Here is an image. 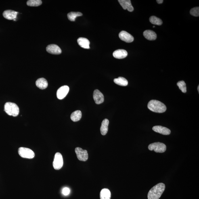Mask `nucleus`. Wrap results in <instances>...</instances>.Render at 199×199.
<instances>
[{
  "label": "nucleus",
  "mask_w": 199,
  "mask_h": 199,
  "mask_svg": "<svg viewBox=\"0 0 199 199\" xmlns=\"http://www.w3.org/2000/svg\"><path fill=\"white\" fill-rule=\"evenodd\" d=\"M111 193L109 189L104 188L101 190L100 193V199H110Z\"/></svg>",
  "instance_id": "obj_21"
},
{
  "label": "nucleus",
  "mask_w": 199,
  "mask_h": 199,
  "mask_svg": "<svg viewBox=\"0 0 199 199\" xmlns=\"http://www.w3.org/2000/svg\"><path fill=\"white\" fill-rule=\"evenodd\" d=\"M149 150H154L156 153H163L166 150V145L162 143L155 142L149 145L148 146Z\"/></svg>",
  "instance_id": "obj_5"
},
{
  "label": "nucleus",
  "mask_w": 199,
  "mask_h": 199,
  "mask_svg": "<svg viewBox=\"0 0 199 199\" xmlns=\"http://www.w3.org/2000/svg\"><path fill=\"white\" fill-rule=\"evenodd\" d=\"M153 131L163 135H169L171 131L167 128L162 126H155L152 128Z\"/></svg>",
  "instance_id": "obj_12"
},
{
  "label": "nucleus",
  "mask_w": 199,
  "mask_h": 199,
  "mask_svg": "<svg viewBox=\"0 0 199 199\" xmlns=\"http://www.w3.org/2000/svg\"><path fill=\"white\" fill-rule=\"evenodd\" d=\"M6 112L9 116H18L19 113V108L16 104L11 102H7L4 106Z\"/></svg>",
  "instance_id": "obj_3"
},
{
  "label": "nucleus",
  "mask_w": 199,
  "mask_h": 199,
  "mask_svg": "<svg viewBox=\"0 0 199 199\" xmlns=\"http://www.w3.org/2000/svg\"><path fill=\"white\" fill-rule=\"evenodd\" d=\"M18 153L19 155L23 158L32 159L35 157V154L30 149L20 147L18 149Z\"/></svg>",
  "instance_id": "obj_4"
},
{
  "label": "nucleus",
  "mask_w": 199,
  "mask_h": 199,
  "mask_svg": "<svg viewBox=\"0 0 199 199\" xmlns=\"http://www.w3.org/2000/svg\"><path fill=\"white\" fill-rule=\"evenodd\" d=\"M177 85L179 87V88L183 93H186L187 88L186 84L184 81H179L177 84Z\"/></svg>",
  "instance_id": "obj_26"
},
{
  "label": "nucleus",
  "mask_w": 199,
  "mask_h": 199,
  "mask_svg": "<svg viewBox=\"0 0 199 199\" xmlns=\"http://www.w3.org/2000/svg\"><path fill=\"white\" fill-rule=\"evenodd\" d=\"M143 34L146 39L150 41L155 40L157 38L156 33L152 30H145L143 32Z\"/></svg>",
  "instance_id": "obj_17"
},
{
  "label": "nucleus",
  "mask_w": 199,
  "mask_h": 199,
  "mask_svg": "<svg viewBox=\"0 0 199 199\" xmlns=\"http://www.w3.org/2000/svg\"><path fill=\"white\" fill-rule=\"evenodd\" d=\"M153 28H155V26H153Z\"/></svg>",
  "instance_id": "obj_31"
},
{
  "label": "nucleus",
  "mask_w": 199,
  "mask_h": 199,
  "mask_svg": "<svg viewBox=\"0 0 199 199\" xmlns=\"http://www.w3.org/2000/svg\"><path fill=\"white\" fill-rule=\"evenodd\" d=\"M93 97L95 103L97 104H101L104 102V95L98 90H95L94 91Z\"/></svg>",
  "instance_id": "obj_11"
},
{
  "label": "nucleus",
  "mask_w": 199,
  "mask_h": 199,
  "mask_svg": "<svg viewBox=\"0 0 199 199\" xmlns=\"http://www.w3.org/2000/svg\"><path fill=\"white\" fill-rule=\"evenodd\" d=\"M115 83L118 85L125 87L128 84V80L123 77H120L114 80Z\"/></svg>",
  "instance_id": "obj_22"
},
{
  "label": "nucleus",
  "mask_w": 199,
  "mask_h": 199,
  "mask_svg": "<svg viewBox=\"0 0 199 199\" xmlns=\"http://www.w3.org/2000/svg\"><path fill=\"white\" fill-rule=\"evenodd\" d=\"M190 13L191 15L195 17H198L199 16V7H195L191 9Z\"/></svg>",
  "instance_id": "obj_27"
},
{
  "label": "nucleus",
  "mask_w": 199,
  "mask_h": 199,
  "mask_svg": "<svg viewBox=\"0 0 199 199\" xmlns=\"http://www.w3.org/2000/svg\"><path fill=\"white\" fill-rule=\"evenodd\" d=\"M165 189L164 183H160L155 185L149 191L148 199H159Z\"/></svg>",
  "instance_id": "obj_1"
},
{
  "label": "nucleus",
  "mask_w": 199,
  "mask_h": 199,
  "mask_svg": "<svg viewBox=\"0 0 199 199\" xmlns=\"http://www.w3.org/2000/svg\"><path fill=\"white\" fill-rule=\"evenodd\" d=\"M148 108L152 112L159 113L165 112L167 109L165 105L163 103L155 100L149 101L148 103Z\"/></svg>",
  "instance_id": "obj_2"
},
{
  "label": "nucleus",
  "mask_w": 199,
  "mask_h": 199,
  "mask_svg": "<svg viewBox=\"0 0 199 199\" xmlns=\"http://www.w3.org/2000/svg\"><path fill=\"white\" fill-rule=\"evenodd\" d=\"M70 190L69 188L67 187H65L62 189V193L65 196H68L70 194Z\"/></svg>",
  "instance_id": "obj_28"
},
{
  "label": "nucleus",
  "mask_w": 199,
  "mask_h": 199,
  "mask_svg": "<svg viewBox=\"0 0 199 199\" xmlns=\"http://www.w3.org/2000/svg\"><path fill=\"white\" fill-rule=\"evenodd\" d=\"M36 86L41 89L47 88L48 85L47 80L44 78H40L37 79L36 81Z\"/></svg>",
  "instance_id": "obj_18"
},
{
  "label": "nucleus",
  "mask_w": 199,
  "mask_h": 199,
  "mask_svg": "<svg viewBox=\"0 0 199 199\" xmlns=\"http://www.w3.org/2000/svg\"><path fill=\"white\" fill-rule=\"evenodd\" d=\"M64 161L62 155L60 153L57 152L55 155L53 162V168L56 170H60L62 167Z\"/></svg>",
  "instance_id": "obj_6"
},
{
  "label": "nucleus",
  "mask_w": 199,
  "mask_h": 199,
  "mask_svg": "<svg viewBox=\"0 0 199 199\" xmlns=\"http://www.w3.org/2000/svg\"><path fill=\"white\" fill-rule=\"evenodd\" d=\"M120 39L126 43H131L134 40V38L131 34L125 31H122L119 34Z\"/></svg>",
  "instance_id": "obj_9"
},
{
  "label": "nucleus",
  "mask_w": 199,
  "mask_h": 199,
  "mask_svg": "<svg viewBox=\"0 0 199 199\" xmlns=\"http://www.w3.org/2000/svg\"><path fill=\"white\" fill-rule=\"evenodd\" d=\"M128 53L124 49H119L114 51L113 53V56L116 59H123L127 56Z\"/></svg>",
  "instance_id": "obj_15"
},
{
  "label": "nucleus",
  "mask_w": 199,
  "mask_h": 199,
  "mask_svg": "<svg viewBox=\"0 0 199 199\" xmlns=\"http://www.w3.org/2000/svg\"><path fill=\"white\" fill-rule=\"evenodd\" d=\"M75 152L78 160L85 162L88 159V154L87 150H83L79 147H77L75 149Z\"/></svg>",
  "instance_id": "obj_7"
},
{
  "label": "nucleus",
  "mask_w": 199,
  "mask_h": 199,
  "mask_svg": "<svg viewBox=\"0 0 199 199\" xmlns=\"http://www.w3.org/2000/svg\"><path fill=\"white\" fill-rule=\"evenodd\" d=\"M109 123V121L107 119L103 120L101 123L100 132L101 134L103 135H105L108 133Z\"/></svg>",
  "instance_id": "obj_19"
},
{
  "label": "nucleus",
  "mask_w": 199,
  "mask_h": 199,
  "mask_svg": "<svg viewBox=\"0 0 199 199\" xmlns=\"http://www.w3.org/2000/svg\"><path fill=\"white\" fill-rule=\"evenodd\" d=\"M69 90L70 88L68 86L65 85L60 87L57 91V98L60 100L64 99L67 95Z\"/></svg>",
  "instance_id": "obj_8"
},
{
  "label": "nucleus",
  "mask_w": 199,
  "mask_h": 199,
  "mask_svg": "<svg viewBox=\"0 0 199 199\" xmlns=\"http://www.w3.org/2000/svg\"><path fill=\"white\" fill-rule=\"evenodd\" d=\"M18 12L17 11L11 10H6L4 11L3 15L5 19L9 20H14L16 18Z\"/></svg>",
  "instance_id": "obj_14"
},
{
  "label": "nucleus",
  "mask_w": 199,
  "mask_h": 199,
  "mask_svg": "<svg viewBox=\"0 0 199 199\" xmlns=\"http://www.w3.org/2000/svg\"><path fill=\"white\" fill-rule=\"evenodd\" d=\"M156 2L159 4H161L163 3V0H157Z\"/></svg>",
  "instance_id": "obj_29"
},
{
  "label": "nucleus",
  "mask_w": 199,
  "mask_h": 199,
  "mask_svg": "<svg viewBox=\"0 0 199 199\" xmlns=\"http://www.w3.org/2000/svg\"><path fill=\"white\" fill-rule=\"evenodd\" d=\"M83 14L79 12H71L68 13L67 16L68 19L72 22H74L77 17L81 16Z\"/></svg>",
  "instance_id": "obj_23"
},
{
  "label": "nucleus",
  "mask_w": 199,
  "mask_h": 199,
  "mask_svg": "<svg viewBox=\"0 0 199 199\" xmlns=\"http://www.w3.org/2000/svg\"><path fill=\"white\" fill-rule=\"evenodd\" d=\"M82 114L81 111L76 110L72 112L70 116L71 119L74 122L79 121L82 118Z\"/></svg>",
  "instance_id": "obj_20"
},
{
  "label": "nucleus",
  "mask_w": 199,
  "mask_h": 199,
  "mask_svg": "<svg viewBox=\"0 0 199 199\" xmlns=\"http://www.w3.org/2000/svg\"><path fill=\"white\" fill-rule=\"evenodd\" d=\"M78 44L84 49H90V41L89 40L86 38L80 37L78 39Z\"/></svg>",
  "instance_id": "obj_16"
},
{
  "label": "nucleus",
  "mask_w": 199,
  "mask_h": 199,
  "mask_svg": "<svg viewBox=\"0 0 199 199\" xmlns=\"http://www.w3.org/2000/svg\"><path fill=\"white\" fill-rule=\"evenodd\" d=\"M149 21L151 23L156 25L160 26L163 23L162 21L156 16H152L149 18Z\"/></svg>",
  "instance_id": "obj_24"
},
{
  "label": "nucleus",
  "mask_w": 199,
  "mask_h": 199,
  "mask_svg": "<svg viewBox=\"0 0 199 199\" xmlns=\"http://www.w3.org/2000/svg\"><path fill=\"white\" fill-rule=\"evenodd\" d=\"M42 3L41 0H29L27 2L28 6L37 7L41 5Z\"/></svg>",
  "instance_id": "obj_25"
},
{
  "label": "nucleus",
  "mask_w": 199,
  "mask_h": 199,
  "mask_svg": "<svg viewBox=\"0 0 199 199\" xmlns=\"http://www.w3.org/2000/svg\"><path fill=\"white\" fill-rule=\"evenodd\" d=\"M118 1L124 10L127 9L130 12L133 11L134 8L130 0H119Z\"/></svg>",
  "instance_id": "obj_13"
},
{
  "label": "nucleus",
  "mask_w": 199,
  "mask_h": 199,
  "mask_svg": "<svg viewBox=\"0 0 199 199\" xmlns=\"http://www.w3.org/2000/svg\"><path fill=\"white\" fill-rule=\"evenodd\" d=\"M46 50L48 53L54 55H59L62 53V50L60 48L54 44L48 45Z\"/></svg>",
  "instance_id": "obj_10"
},
{
  "label": "nucleus",
  "mask_w": 199,
  "mask_h": 199,
  "mask_svg": "<svg viewBox=\"0 0 199 199\" xmlns=\"http://www.w3.org/2000/svg\"><path fill=\"white\" fill-rule=\"evenodd\" d=\"M198 91L199 92V85L198 86Z\"/></svg>",
  "instance_id": "obj_30"
}]
</instances>
